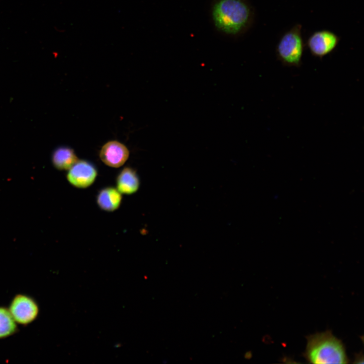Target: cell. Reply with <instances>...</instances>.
Masks as SVG:
<instances>
[{
  "label": "cell",
  "mask_w": 364,
  "mask_h": 364,
  "mask_svg": "<svg viewBox=\"0 0 364 364\" xmlns=\"http://www.w3.org/2000/svg\"><path fill=\"white\" fill-rule=\"evenodd\" d=\"M303 355L312 363H347L348 361L343 343L330 331L308 336Z\"/></svg>",
  "instance_id": "6da1fadb"
},
{
  "label": "cell",
  "mask_w": 364,
  "mask_h": 364,
  "mask_svg": "<svg viewBox=\"0 0 364 364\" xmlns=\"http://www.w3.org/2000/svg\"><path fill=\"white\" fill-rule=\"evenodd\" d=\"M212 16L218 28L226 33L236 34L248 24L250 10L242 0H219L213 7Z\"/></svg>",
  "instance_id": "7a4b0ae2"
},
{
  "label": "cell",
  "mask_w": 364,
  "mask_h": 364,
  "mask_svg": "<svg viewBox=\"0 0 364 364\" xmlns=\"http://www.w3.org/2000/svg\"><path fill=\"white\" fill-rule=\"evenodd\" d=\"M277 54L280 60L289 66L299 67L304 51L301 26L297 24L285 32L277 46Z\"/></svg>",
  "instance_id": "3957f363"
},
{
  "label": "cell",
  "mask_w": 364,
  "mask_h": 364,
  "mask_svg": "<svg viewBox=\"0 0 364 364\" xmlns=\"http://www.w3.org/2000/svg\"><path fill=\"white\" fill-rule=\"evenodd\" d=\"M17 324L27 326L34 322L38 316L39 308L36 301L24 294L16 295L8 308Z\"/></svg>",
  "instance_id": "277c9868"
},
{
  "label": "cell",
  "mask_w": 364,
  "mask_h": 364,
  "mask_svg": "<svg viewBox=\"0 0 364 364\" xmlns=\"http://www.w3.org/2000/svg\"><path fill=\"white\" fill-rule=\"evenodd\" d=\"M339 40L333 32L322 30L313 33L308 38L307 44L312 55L322 58L335 49Z\"/></svg>",
  "instance_id": "5b68a950"
},
{
  "label": "cell",
  "mask_w": 364,
  "mask_h": 364,
  "mask_svg": "<svg viewBox=\"0 0 364 364\" xmlns=\"http://www.w3.org/2000/svg\"><path fill=\"white\" fill-rule=\"evenodd\" d=\"M97 176L95 166L85 160H77L69 169L67 178L70 184L78 188L91 186Z\"/></svg>",
  "instance_id": "8992f818"
},
{
  "label": "cell",
  "mask_w": 364,
  "mask_h": 364,
  "mask_svg": "<svg viewBox=\"0 0 364 364\" xmlns=\"http://www.w3.org/2000/svg\"><path fill=\"white\" fill-rule=\"evenodd\" d=\"M129 151L123 144L116 141L106 143L100 152L101 160L108 166L118 168L128 158Z\"/></svg>",
  "instance_id": "52a82bcc"
},
{
  "label": "cell",
  "mask_w": 364,
  "mask_h": 364,
  "mask_svg": "<svg viewBox=\"0 0 364 364\" xmlns=\"http://www.w3.org/2000/svg\"><path fill=\"white\" fill-rule=\"evenodd\" d=\"M117 189L121 194L131 195L140 187V180L136 171L128 167L124 168L116 179Z\"/></svg>",
  "instance_id": "ba28073f"
},
{
  "label": "cell",
  "mask_w": 364,
  "mask_h": 364,
  "mask_svg": "<svg viewBox=\"0 0 364 364\" xmlns=\"http://www.w3.org/2000/svg\"><path fill=\"white\" fill-rule=\"evenodd\" d=\"M122 200L121 193L113 187L102 189L97 196V202L99 207L106 211L111 212L117 209Z\"/></svg>",
  "instance_id": "9c48e42d"
},
{
  "label": "cell",
  "mask_w": 364,
  "mask_h": 364,
  "mask_svg": "<svg viewBox=\"0 0 364 364\" xmlns=\"http://www.w3.org/2000/svg\"><path fill=\"white\" fill-rule=\"evenodd\" d=\"M77 160L73 150L65 146L56 149L52 156L53 165L60 170H69Z\"/></svg>",
  "instance_id": "30bf717a"
},
{
  "label": "cell",
  "mask_w": 364,
  "mask_h": 364,
  "mask_svg": "<svg viewBox=\"0 0 364 364\" xmlns=\"http://www.w3.org/2000/svg\"><path fill=\"white\" fill-rule=\"evenodd\" d=\"M17 330V324L8 308L0 306V339L13 335Z\"/></svg>",
  "instance_id": "8fae6325"
}]
</instances>
